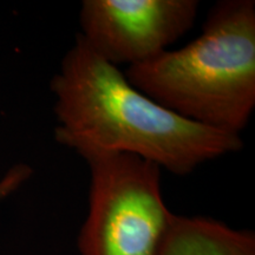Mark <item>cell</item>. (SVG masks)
Wrapping results in <instances>:
<instances>
[{
	"mask_svg": "<svg viewBox=\"0 0 255 255\" xmlns=\"http://www.w3.org/2000/svg\"><path fill=\"white\" fill-rule=\"evenodd\" d=\"M55 139L77 155L124 154L187 176L207 162L240 151V135L191 122L130 84L124 72L76 36L50 82Z\"/></svg>",
	"mask_w": 255,
	"mask_h": 255,
	"instance_id": "cell-1",
	"label": "cell"
},
{
	"mask_svg": "<svg viewBox=\"0 0 255 255\" xmlns=\"http://www.w3.org/2000/svg\"><path fill=\"white\" fill-rule=\"evenodd\" d=\"M124 75L178 116L241 136L255 109V1L216 2L195 39Z\"/></svg>",
	"mask_w": 255,
	"mask_h": 255,
	"instance_id": "cell-2",
	"label": "cell"
},
{
	"mask_svg": "<svg viewBox=\"0 0 255 255\" xmlns=\"http://www.w3.org/2000/svg\"><path fill=\"white\" fill-rule=\"evenodd\" d=\"M79 156L90 175L81 255H158L175 215L162 195L161 169L131 155Z\"/></svg>",
	"mask_w": 255,
	"mask_h": 255,
	"instance_id": "cell-3",
	"label": "cell"
},
{
	"mask_svg": "<svg viewBox=\"0 0 255 255\" xmlns=\"http://www.w3.org/2000/svg\"><path fill=\"white\" fill-rule=\"evenodd\" d=\"M197 0H83L78 36L119 68L162 55L195 24Z\"/></svg>",
	"mask_w": 255,
	"mask_h": 255,
	"instance_id": "cell-4",
	"label": "cell"
},
{
	"mask_svg": "<svg viewBox=\"0 0 255 255\" xmlns=\"http://www.w3.org/2000/svg\"><path fill=\"white\" fill-rule=\"evenodd\" d=\"M158 255H255V234L213 219L175 214Z\"/></svg>",
	"mask_w": 255,
	"mask_h": 255,
	"instance_id": "cell-5",
	"label": "cell"
},
{
	"mask_svg": "<svg viewBox=\"0 0 255 255\" xmlns=\"http://www.w3.org/2000/svg\"><path fill=\"white\" fill-rule=\"evenodd\" d=\"M33 175V169L26 163H17L9 167L0 176V206L6 199L20 189Z\"/></svg>",
	"mask_w": 255,
	"mask_h": 255,
	"instance_id": "cell-6",
	"label": "cell"
}]
</instances>
